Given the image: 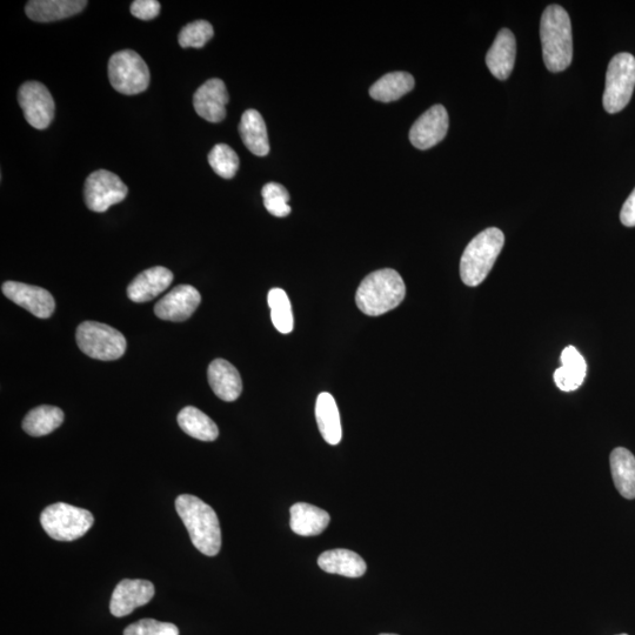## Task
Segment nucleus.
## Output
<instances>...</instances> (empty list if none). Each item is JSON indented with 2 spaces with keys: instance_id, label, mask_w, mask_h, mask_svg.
Segmentation results:
<instances>
[{
  "instance_id": "obj_1",
  "label": "nucleus",
  "mask_w": 635,
  "mask_h": 635,
  "mask_svg": "<svg viewBox=\"0 0 635 635\" xmlns=\"http://www.w3.org/2000/svg\"><path fill=\"white\" fill-rule=\"evenodd\" d=\"M176 510L197 550L216 557L222 548V530L215 510L191 494L177 498Z\"/></svg>"
},
{
  "instance_id": "obj_2",
  "label": "nucleus",
  "mask_w": 635,
  "mask_h": 635,
  "mask_svg": "<svg viewBox=\"0 0 635 635\" xmlns=\"http://www.w3.org/2000/svg\"><path fill=\"white\" fill-rule=\"evenodd\" d=\"M540 38L546 68L563 72L573 59V36L570 16L559 5H550L540 23Z\"/></svg>"
},
{
  "instance_id": "obj_3",
  "label": "nucleus",
  "mask_w": 635,
  "mask_h": 635,
  "mask_svg": "<svg viewBox=\"0 0 635 635\" xmlns=\"http://www.w3.org/2000/svg\"><path fill=\"white\" fill-rule=\"evenodd\" d=\"M406 296V286L397 271L384 269L373 272L359 285L356 303L370 317H378L398 307Z\"/></svg>"
},
{
  "instance_id": "obj_4",
  "label": "nucleus",
  "mask_w": 635,
  "mask_h": 635,
  "mask_svg": "<svg viewBox=\"0 0 635 635\" xmlns=\"http://www.w3.org/2000/svg\"><path fill=\"white\" fill-rule=\"evenodd\" d=\"M505 244L504 233L491 227L471 240L460 262V277L467 286L476 287L489 276Z\"/></svg>"
},
{
  "instance_id": "obj_5",
  "label": "nucleus",
  "mask_w": 635,
  "mask_h": 635,
  "mask_svg": "<svg viewBox=\"0 0 635 635\" xmlns=\"http://www.w3.org/2000/svg\"><path fill=\"white\" fill-rule=\"evenodd\" d=\"M95 523L93 514L84 508L57 503L45 508L40 524L48 536L57 541H73L85 536Z\"/></svg>"
},
{
  "instance_id": "obj_6",
  "label": "nucleus",
  "mask_w": 635,
  "mask_h": 635,
  "mask_svg": "<svg viewBox=\"0 0 635 635\" xmlns=\"http://www.w3.org/2000/svg\"><path fill=\"white\" fill-rule=\"evenodd\" d=\"M80 351L93 359L111 362L124 356L126 339L109 325L96 322L80 324L76 334Z\"/></svg>"
},
{
  "instance_id": "obj_7",
  "label": "nucleus",
  "mask_w": 635,
  "mask_h": 635,
  "mask_svg": "<svg viewBox=\"0 0 635 635\" xmlns=\"http://www.w3.org/2000/svg\"><path fill=\"white\" fill-rule=\"evenodd\" d=\"M109 79L117 92L133 96L149 88L151 76L149 66L137 52L123 50L110 58Z\"/></svg>"
},
{
  "instance_id": "obj_8",
  "label": "nucleus",
  "mask_w": 635,
  "mask_h": 635,
  "mask_svg": "<svg viewBox=\"0 0 635 635\" xmlns=\"http://www.w3.org/2000/svg\"><path fill=\"white\" fill-rule=\"evenodd\" d=\"M635 88V58L631 53H619L608 65L604 108L608 113L623 111Z\"/></svg>"
},
{
  "instance_id": "obj_9",
  "label": "nucleus",
  "mask_w": 635,
  "mask_h": 635,
  "mask_svg": "<svg viewBox=\"0 0 635 635\" xmlns=\"http://www.w3.org/2000/svg\"><path fill=\"white\" fill-rule=\"evenodd\" d=\"M129 189L115 173L106 170L92 172L86 179L84 197L93 212L103 213L112 205L122 203Z\"/></svg>"
},
{
  "instance_id": "obj_10",
  "label": "nucleus",
  "mask_w": 635,
  "mask_h": 635,
  "mask_svg": "<svg viewBox=\"0 0 635 635\" xmlns=\"http://www.w3.org/2000/svg\"><path fill=\"white\" fill-rule=\"evenodd\" d=\"M18 102L25 119L37 130L48 129L55 118V100L45 85L28 82L20 86Z\"/></svg>"
},
{
  "instance_id": "obj_11",
  "label": "nucleus",
  "mask_w": 635,
  "mask_h": 635,
  "mask_svg": "<svg viewBox=\"0 0 635 635\" xmlns=\"http://www.w3.org/2000/svg\"><path fill=\"white\" fill-rule=\"evenodd\" d=\"M449 113L443 105H434L419 117L410 131V140L419 150H429L443 140L449 131Z\"/></svg>"
},
{
  "instance_id": "obj_12",
  "label": "nucleus",
  "mask_w": 635,
  "mask_h": 635,
  "mask_svg": "<svg viewBox=\"0 0 635 635\" xmlns=\"http://www.w3.org/2000/svg\"><path fill=\"white\" fill-rule=\"evenodd\" d=\"M155 586L149 580L124 579L112 593L110 611L112 616H129L138 607L145 606L155 597Z\"/></svg>"
},
{
  "instance_id": "obj_13",
  "label": "nucleus",
  "mask_w": 635,
  "mask_h": 635,
  "mask_svg": "<svg viewBox=\"0 0 635 635\" xmlns=\"http://www.w3.org/2000/svg\"><path fill=\"white\" fill-rule=\"evenodd\" d=\"M2 291L11 302L28 310L37 318L48 319L55 312V299L49 291L42 289V287L6 282L3 284Z\"/></svg>"
},
{
  "instance_id": "obj_14",
  "label": "nucleus",
  "mask_w": 635,
  "mask_h": 635,
  "mask_svg": "<svg viewBox=\"0 0 635 635\" xmlns=\"http://www.w3.org/2000/svg\"><path fill=\"white\" fill-rule=\"evenodd\" d=\"M202 302V296L190 285H179L159 300L155 306L156 316L169 322H185Z\"/></svg>"
},
{
  "instance_id": "obj_15",
  "label": "nucleus",
  "mask_w": 635,
  "mask_h": 635,
  "mask_svg": "<svg viewBox=\"0 0 635 635\" xmlns=\"http://www.w3.org/2000/svg\"><path fill=\"white\" fill-rule=\"evenodd\" d=\"M230 97L223 80L213 78L207 80L193 96L198 115L207 122L219 123L226 117V105Z\"/></svg>"
},
{
  "instance_id": "obj_16",
  "label": "nucleus",
  "mask_w": 635,
  "mask_h": 635,
  "mask_svg": "<svg viewBox=\"0 0 635 635\" xmlns=\"http://www.w3.org/2000/svg\"><path fill=\"white\" fill-rule=\"evenodd\" d=\"M173 282V273L162 266L139 274L127 287V296L135 303H146L162 294Z\"/></svg>"
},
{
  "instance_id": "obj_17",
  "label": "nucleus",
  "mask_w": 635,
  "mask_h": 635,
  "mask_svg": "<svg viewBox=\"0 0 635 635\" xmlns=\"http://www.w3.org/2000/svg\"><path fill=\"white\" fill-rule=\"evenodd\" d=\"M517 43L511 30L499 31L496 40L486 56L487 68L499 80H506L511 76L516 63Z\"/></svg>"
},
{
  "instance_id": "obj_18",
  "label": "nucleus",
  "mask_w": 635,
  "mask_h": 635,
  "mask_svg": "<svg viewBox=\"0 0 635 635\" xmlns=\"http://www.w3.org/2000/svg\"><path fill=\"white\" fill-rule=\"evenodd\" d=\"M209 383L216 396L227 403L235 401L243 391L242 377L235 366L224 359H216L207 371Z\"/></svg>"
},
{
  "instance_id": "obj_19",
  "label": "nucleus",
  "mask_w": 635,
  "mask_h": 635,
  "mask_svg": "<svg viewBox=\"0 0 635 635\" xmlns=\"http://www.w3.org/2000/svg\"><path fill=\"white\" fill-rule=\"evenodd\" d=\"M86 5L85 0H31L25 12L35 22L49 23L76 16Z\"/></svg>"
},
{
  "instance_id": "obj_20",
  "label": "nucleus",
  "mask_w": 635,
  "mask_h": 635,
  "mask_svg": "<svg viewBox=\"0 0 635 635\" xmlns=\"http://www.w3.org/2000/svg\"><path fill=\"white\" fill-rule=\"evenodd\" d=\"M291 530L302 537L322 534L330 524V514L322 508L298 503L291 507Z\"/></svg>"
},
{
  "instance_id": "obj_21",
  "label": "nucleus",
  "mask_w": 635,
  "mask_h": 635,
  "mask_svg": "<svg viewBox=\"0 0 635 635\" xmlns=\"http://www.w3.org/2000/svg\"><path fill=\"white\" fill-rule=\"evenodd\" d=\"M318 565L330 574H339L347 578H360L366 572V563L356 552L338 548L327 551L318 559Z\"/></svg>"
},
{
  "instance_id": "obj_22",
  "label": "nucleus",
  "mask_w": 635,
  "mask_h": 635,
  "mask_svg": "<svg viewBox=\"0 0 635 635\" xmlns=\"http://www.w3.org/2000/svg\"><path fill=\"white\" fill-rule=\"evenodd\" d=\"M239 132L245 146L254 156L269 155V136H267L264 118L258 111L252 109L245 111L242 122L239 124Z\"/></svg>"
},
{
  "instance_id": "obj_23",
  "label": "nucleus",
  "mask_w": 635,
  "mask_h": 635,
  "mask_svg": "<svg viewBox=\"0 0 635 635\" xmlns=\"http://www.w3.org/2000/svg\"><path fill=\"white\" fill-rule=\"evenodd\" d=\"M316 418L320 433L327 444L338 445L342 441V421L336 400L330 393L319 394L316 404Z\"/></svg>"
},
{
  "instance_id": "obj_24",
  "label": "nucleus",
  "mask_w": 635,
  "mask_h": 635,
  "mask_svg": "<svg viewBox=\"0 0 635 635\" xmlns=\"http://www.w3.org/2000/svg\"><path fill=\"white\" fill-rule=\"evenodd\" d=\"M611 472L618 492L625 499H635V457L631 451L618 447L610 457Z\"/></svg>"
},
{
  "instance_id": "obj_25",
  "label": "nucleus",
  "mask_w": 635,
  "mask_h": 635,
  "mask_svg": "<svg viewBox=\"0 0 635 635\" xmlns=\"http://www.w3.org/2000/svg\"><path fill=\"white\" fill-rule=\"evenodd\" d=\"M414 78L407 72H392L380 78L370 89V96L383 103L396 102L414 88Z\"/></svg>"
},
{
  "instance_id": "obj_26",
  "label": "nucleus",
  "mask_w": 635,
  "mask_h": 635,
  "mask_svg": "<svg viewBox=\"0 0 635 635\" xmlns=\"http://www.w3.org/2000/svg\"><path fill=\"white\" fill-rule=\"evenodd\" d=\"M178 424L186 434L198 440L215 441L219 436L215 421L193 406H187L179 412Z\"/></svg>"
},
{
  "instance_id": "obj_27",
  "label": "nucleus",
  "mask_w": 635,
  "mask_h": 635,
  "mask_svg": "<svg viewBox=\"0 0 635 635\" xmlns=\"http://www.w3.org/2000/svg\"><path fill=\"white\" fill-rule=\"evenodd\" d=\"M64 421V412L56 406L43 405L28 413L23 429L32 437H43L57 430Z\"/></svg>"
},
{
  "instance_id": "obj_28",
  "label": "nucleus",
  "mask_w": 635,
  "mask_h": 635,
  "mask_svg": "<svg viewBox=\"0 0 635 635\" xmlns=\"http://www.w3.org/2000/svg\"><path fill=\"white\" fill-rule=\"evenodd\" d=\"M274 327L283 334L293 331V313L289 296L282 289H272L267 296Z\"/></svg>"
},
{
  "instance_id": "obj_29",
  "label": "nucleus",
  "mask_w": 635,
  "mask_h": 635,
  "mask_svg": "<svg viewBox=\"0 0 635 635\" xmlns=\"http://www.w3.org/2000/svg\"><path fill=\"white\" fill-rule=\"evenodd\" d=\"M209 163L219 177L231 179L239 170V157L229 145L218 144L210 152Z\"/></svg>"
},
{
  "instance_id": "obj_30",
  "label": "nucleus",
  "mask_w": 635,
  "mask_h": 635,
  "mask_svg": "<svg viewBox=\"0 0 635 635\" xmlns=\"http://www.w3.org/2000/svg\"><path fill=\"white\" fill-rule=\"evenodd\" d=\"M213 35H215V31H213L212 25L209 22H206V20H197V22L187 24L183 30L180 31L178 37L179 45L182 46L183 49H202L209 43Z\"/></svg>"
},
{
  "instance_id": "obj_31",
  "label": "nucleus",
  "mask_w": 635,
  "mask_h": 635,
  "mask_svg": "<svg viewBox=\"0 0 635 635\" xmlns=\"http://www.w3.org/2000/svg\"><path fill=\"white\" fill-rule=\"evenodd\" d=\"M262 195L265 209L269 211L272 216L284 218L290 215V195L283 185L278 183L266 184L263 187Z\"/></svg>"
},
{
  "instance_id": "obj_32",
  "label": "nucleus",
  "mask_w": 635,
  "mask_h": 635,
  "mask_svg": "<svg viewBox=\"0 0 635 635\" xmlns=\"http://www.w3.org/2000/svg\"><path fill=\"white\" fill-rule=\"evenodd\" d=\"M124 635H179L178 627L155 619H142L127 626Z\"/></svg>"
},
{
  "instance_id": "obj_33",
  "label": "nucleus",
  "mask_w": 635,
  "mask_h": 635,
  "mask_svg": "<svg viewBox=\"0 0 635 635\" xmlns=\"http://www.w3.org/2000/svg\"><path fill=\"white\" fill-rule=\"evenodd\" d=\"M585 377L584 374L568 370L564 366L559 367V369L554 372V381H556L558 389L564 392L578 390L579 387L583 385Z\"/></svg>"
},
{
  "instance_id": "obj_34",
  "label": "nucleus",
  "mask_w": 635,
  "mask_h": 635,
  "mask_svg": "<svg viewBox=\"0 0 635 635\" xmlns=\"http://www.w3.org/2000/svg\"><path fill=\"white\" fill-rule=\"evenodd\" d=\"M560 360H561V364H563L561 366H564L568 370L576 371L586 376L587 365H586L585 359L583 356H581V354L576 349V347H573V346L566 347L563 353H561Z\"/></svg>"
},
{
  "instance_id": "obj_35",
  "label": "nucleus",
  "mask_w": 635,
  "mask_h": 635,
  "mask_svg": "<svg viewBox=\"0 0 635 635\" xmlns=\"http://www.w3.org/2000/svg\"><path fill=\"white\" fill-rule=\"evenodd\" d=\"M160 3L157 0H136L131 5L132 16L142 20H152L158 17Z\"/></svg>"
},
{
  "instance_id": "obj_36",
  "label": "nucleus",
  "mask_w": 635,
  "mask_h": 635,
  "mask_svg": "<svg viewBox=\"0 0 635 635\" xmlns=\"http://www.w3.org/2000/svg\"><path fill=\"white\" fill-rule=\"evenodd\" d=\"M620 220L627 227L635 226V189L631 196L627 198L623 209H621Z\"/></svg>"
},
{
  "instance_id": "obj_37",
  "label": "nucleus",
  "mask_w": 635,
  "mask_h": 635,
  "mask_svg": "<svg viewBox=\"0 0 635 635\" xmlns=\"http://www.w3.org/2000/svg\"><path fill=\"white\" fill-rule=\"evenodd\" d=\"M379 635H398V634H392V633H383V634H379Z\"/></svg>"
},
{
  "instance_id": "obj_38",
  "label": "nucleus",
  "mask_w": 635,
  "mask_h": 635,
  "mask_svg": "<svg viewBox=\"0 0 635 635\" xmlns=\"http://www.w3.org/2000/svg\"><path fill=\"white\" fill-rule=\"evenodd\" d=\"M619 635H628V634H619Z\"/></svg>"
}]
</instances>
